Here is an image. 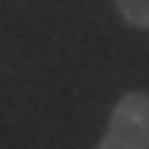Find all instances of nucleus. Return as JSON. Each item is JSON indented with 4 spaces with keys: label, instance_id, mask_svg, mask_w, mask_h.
<instances>
[{
    "label": "nucleus",
    "instance_id": "obj_2",
    "mask_svg": "<svg viewBox=\"0 0 149 149\" xmlns=\"http://www.w3.org/2000/svg\"><path fill=\"white\" fill-rule=\"evenodd\" d=\"M118 13L124 16L127 26L133 29H149V0H114Z\"/></svg>",
    "mask_w": 149,
    "mask_h": 149
},
{
    "label": "nucleus",
    "instance_id": "obj_1",
    "mask_svg": "<svg viewBox=\"0 0 149 149\" xmlns=\"http://www.w3.org/2000/svg\"><path fill=\"white\" fill-rule=\"evenodd\" d=\"M98 149H149V95L127 92L120 95Z\"/></svg>",
    "mask_w": 149,
    "mask_h": 149
}]
</instances>
